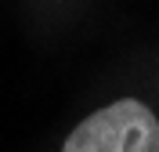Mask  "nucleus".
<instances>
[{"instance_id": "f257e3e1", "label": "nucleus", "mask_w": 159, "mask_h": 152, "mask_svg": "<svg viewBox=\"0 0 159 152\" xmlns=\"http://www.w3.org/2000/svg\"><path fill=\"white\" fill-rule=\"evenodd\" d=\"M65 152H159V120L134 98L116 101L80 123Z\"/></svg>"}]
</instances>
